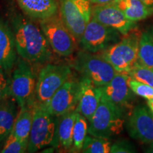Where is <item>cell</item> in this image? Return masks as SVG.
Wrapping results in <instances>:
<instances>
[{
	"mask_svg": "<svg viewBox=\"0 0 153 153\" xmlns=\"http://www.w3.org/2000/svg\"><path fill=\"white\" fill-rule=\"evenodd\" d=\"M70 67L82 77L87 78L97 87L108 84L118 72L101 54L80 51L72 60Z\"/></svg>",
	"mask_w": 153,
	"mask_h": 153,
	"instance_id": "obj_3",
	"label": "cell"
},
{
	"mask_svg": "<svg viewBox=\"0 0 153 153\" xmlns=\"http://www.w3.org/2000/svg\"><path fill=\"white\" fill-rule=\"evenodd\" d=\"M18 60L12 29L0 17V70L10 72Z\"/></svg>",
	"mask_w": 153,
	"mask_h": 153,
	"instance_id": "obj_15",
	"label": "cell"
},
{
	"mask_svg": "<svg viewBox=\"0 0 153 153\" xmlns=\"http://www.w3.org/2000/svg\"><path fill=\"white\" fill-rule=\"evenodd\" d=\"M80 82L79 102L75 111L87 118L89 123L100 102L101 94L99 87L87 78L82 77Z\"/></svg>",
	"mask_w": 153,
	"mask_h": 153,
	"instance_id": "obj_16",
	"label": "cell"
},
{
	"mask_svg": "<svg viewBox=\"0 0 153 153\" xmlns=\"http://www.w3.org/2000/svg\"><path fill=\"white\" fill-rule=\"evenodd\" d=\"M128 133L133 138L145 144L153 142V114L143 105L135 106L126 123Z\"/></svg>",
	"mask_w": 153,
	"mask_h": 153,
	"instance_id": "obj_12",
	"label": "cell"
},
{
	"mask_svg": "<svg viewBox=\"0 0 153 153\" xmlns=\"http://www.w3.org/2000/svg\"><path fill=\"white\" fill-rule=\"evenodd\" d=\"M114 3L126 18L132 22H139L153 14V9L149 8L140 0H116Z\"/></svg>",
	"mask_w": 153,
	"mask_h": 153,
	"instance_id": "obj_20",
	"label": "cell"
},
{
	"mask_svg": "<svg viewBox=\"0 0 153 153\" xmlns=\"http://www.w3.org/2000/svg\"><path fill=\"white\" fill-rule=\"evenodd\" d=\"M17 54L32 65H45L53 53L46 38L38 26L24 15L16 14L11 20Z\"/></svg>",
	"mask_w": 153,
	"mask_h": 153,
	"instance_id": "obj_1",
	"label": "cell"
},
{
	"mask_svg": "<svg viewBox=\"0 0 153 153\" xmlns=\"http://www.w3.org/2000/svg\"><path fill=\"white\" fill-rule=\"evenodd\" d=\"M92 17L101 24L118 30L125 36L135 30L136 22L128 19L114 3L96 4L92 7Z\"/></svg>",
	"mask_w": 153,
	"mask_h": 153,
	"instance_id": "obj_13",
	"label": "cell"
},
{
	"mask_svg": "<svg viewBox=\"0 0 153 153\" xmlns=\"http://www.w3.org/2000/svg\"><path fill=\"white\" fill-rule=\"evenodd\" d=\"M120 39V33L118 30L101 24L91 17L79 43L84 51L98 53L118 43Z\"/></svg>",
	"mask_w": 153,
	"mask_h": 153,
	"instance_id": "obj_10",
	"label": "cell"
},
{
	"mask_svg": "<svg viewBox=\"0 0 153 153\" xmlns=\"http://www.w3.org/2000/svg\"><path fill=\"white\" fill-rule=\"evenodd\" d=\"M81 82L71 76L43 106L53 116L59 117L76 110L79 102Z\"/></svg>",
	"mask_w": 153,
	"mask_h": 153,
	"instance_id": "obj_11",
	"label": "cell"
},
{
	"mask_svg": "<svg viewBox=\"0 0 153 153\" xmlns=\"http://www.w3.org/2000/svg\"><path fill=\"white\" fill-rule=\"evenodd\" d=\"M77 112L67 113L58 117L55 146L60 145L65 150H71L73 143V129Z\"/></svg>",
	"mask_w": 153,
	"mask_h": 153,
	"instance_id": "obj_18",
	"label": "cell"
},
{
	"mask_svg": "<svg viewBox=\"0 0 153 153\" xmlns=\"http://www.w3.org/2000/svg\"><path fill=\"white\" fill-rule=\"evenodd\" d=\"M88 120L85 117L77 113L73 129V143L71 150L72 152H81L84 142L88 133Z\"/></svg>",
	"mask_w": 153,
	"mask_h": 153,
	"instance_id": "obj_23",
	"label": "cell"
},
{
	"mask_svg": "<svg viewBox=\"0 0 153 153\" xmlns=\"http://www.w3.org/2000/svg\"><path fill=\"white\" fill-rule=\"evenodd\" d=\"M32 64L18 57L10 79L11 96L19 107L32 106L35 102L36 77Z\"/></svg>",
	"mask_w": 153,
	"mask_h": 153,
	"instance_id": "obj_6",
	"label": "cell"
},
{
	"mask_svg": "<svg viewBox=\"0 0 153 153\" xmlns=\"http://www.w3.org/2000/svg\"><path fill=\"white\" fill-rule=\"evenodd\" d=\"M145 152L148 153H153V142L149 143L148 147L145 149Z\"/></svg>",
	"mask_w": 153,
	"mask_h": 153,
	"instance_id": "obj_32",
	"label": "cell"
},
{
	"mask_svg": "<svg viewBox=\"0 0 153 153\" xmlns=\"http://www.w3.org/2000/svg\"><path fill=\"white\" fill-rule=\"evenodd\" d=\"M128 74L132 79L142 82L153 88V68L143 66L137 62Z\"/></svg>",
	"mask_w": 153,
	"mask_h": 153,
	"instance_id": "obj_25",
	"label": "cell"
},
{
	"mask_svg": "<svg viewBox=\"0 0 153 153\" xmlns=\"http://www.w3.org/2000/svg\"><path fill=\"white\" fill-rule=\"evenodd\" d=\"M111 143L108 139L87 135L84 142L82 152L84 153H108Z\"/></svg>",
	"mask_w": 153,
	"mask_h": 153,
	"instance_id": "obj_24",
	"label": "cell"
},
{
	"mask_svg": "<svg viewBox=\"0 0 153 153\" xmlns=\"http://www.w3.org/2000/svg\"><path fill=\"white\" fill-rule=\"evenodd\" d=\"M10 97V79L7 77L6 72L0 70V103Z\"/></svg>",
	"mask_w": 153,
	"mask_h": 153,
	"instance_id": "obj_28",
	"label": "cell"
},
{
	"mask_svg": "<svg viewBox=\"0 0 153 153\" xmlns=\"http://www.w3.org/2000/svg\"><path fill=\"white\" fill-rule=\"evenodd\" d=\"M33 120V106L20 107L12 132L19 140L28 146Z\"/></svg>",
	"mask_w": 153,
	"mask_h": 153,
	"instance_id": "obj_21",
	"label": "cell"
},
{
	"mask_svg": "<svg viewBox=\"0 0 153 153\" xmlns=\"http://www.w3.org/2000/svg\"><path fill=\"white\" fill-rule=\"evenodd\" d=\"M133 30L123 36L118 43L100 53L118 72L128 74L137 62L141 33L138 35Z\"/></svg>",
	"mask_w": 153,
	"mask_h": 153,
	"instance_id": "obj_5",
	"label": "cell"
},
{
	"mask_svg": "<svg viewBox=\"0 0 153 153\" xmlns=\"http://www.w3.org/2000/svg\"><path fill=\"white\" fill-rule=\"evenodd\" d=\"M129 79L128 73L118 72L108 84L98 87L101 97L125 111L130 106L133 93L130 88Z\"/></svg>",
	"mask_w": 153,
	"mask_h": 153,
	"instance_id": "obj_14",
	"label": "cell"
},
{
	"mask_svg": "<svg viewBox=\"0 0 153 153\" xmlns=\"http://www.w3.org/2000/svg\"><path fill=\"white\" fill-rule=\"evenodd\" d=\"M137 62L143 66L153 68V29L141 33Z\"/></svg>",
	"mask_w": 153,
	"mask_h": 153,
	"instance_id": "obj_22",
	"label": "cell"
},
{
	"mask_svg": "<svg viewBox=\"0 0 153 153\" xmlns=\"http://www.w3.org/2000/svg\"><path fill=\"white\" fill-rule=\"evenodd\" d=\"M57 121L58 117L48 111L43 105L34 102L28 152H36L49 145H54Z\"/></svg>",
	"mask_w": 153,
	"mask_h": 153,
	"instance_id": "obj_4",
	"label": "cell"
},
{
	"mask_svg": "<svg viewBox=\"0 0 153 153\" xmlns=\"http://www.w3.org/2000/svg\"><path fill=\"white\" fill-rule=\"evenodd\" d=\"M128 83L130 88L135 94L143 97L148 100L153 98V88L152 87L131 77Z\"/></svg>",
	"mask_w": 153,
	"mask_h": 153,
	"instance_id": "obj_27",
	"label": "cell"
},
{
	"mask_svg": "<svg viewBox=\"0 0 153 153\" xmlns=\"http://www.w3.org/2000/svg\"><path fill=\"white\" fill-rule=\"evenodd\" d=\"M59 11L63 23L79 43L92 17L90 0H61Z\"/></svg>",
	"mask_w": 153,
	"mask_h": 153,
	"instance_id": "obj_9",
	"label": "cell"
},
{
	"mask_svg": "<svg viewBox=\"0 0 153 153\" xmlns=\"http://www.w3.org/2000/svg\"><path fill=\"white\" fill-rule=\"evenodd\" d=\"M148 105H149V106H153V98L150 99V100H148Z\"/></svg>",
	"mask_w": 153,
	"mask_h": 153,
	"instance_id": "obj_33",
	"label": "cell"
},
{
	"mask_svg": "<svg viewBox=\"0 0 153 153\" xmlns=\"http://www.w3.org/2000/svg\"><path fill=\"white\" fill-rule=\"evenodd\" d=\"M124 112L122 108L101 97V101L89 122L88 133L92 136L110 139L123 131Z\"/></svg>",
	"mask_w": 153,
	"mask_h": 153,
	"instance_id": "obj_2",
	"label": "cell"
},
{
	"mask_svg": "<svg viewBox=\"0 0 153 153\" xmlns=\"http://www.w3.org/2000/svg\"><path fill=\"white\" fill-rule=\"evenodd\" d=\"M72 76L71 67L62 64L45 63L38 72L35 91V102L45 105Z\"/></svg>",
	"mask_w": 153,
	"mask_h": 153,
	"instance_id": "obj_8",
	"label": "cell"
},
{
	"mask_svg": "<svg viewBox=\"0 0 153 153\" xmlns=\"http://www.w3.org/2000/svg\"><path fill=\"white\" fill-rule=\"evenodd\" d=\"M140 1H142L145 5H146L149 8L153 9V0H140Z\"/></svg>",
	"mask_w": 153,
	"mask_h": 153,
	"instance_id": "obj_31",
	"label": "cell"
},
{
	"mask_svg": "<svg viewBox=\"0 0 153 153\" xmlns=\"http://www.w3.org/2000/svg\"><path fill=\"white\" fill-rule=\"evenodd\" d=\"M39 25L53 52L62 57L74 54L78 42L63 23L60 14L40 20Z\"/></svg>",
	"mask_w": 153,
	"mask_h": 153,
	"instance_id": "obj_7",
	"label": "cell"
},
{
	"mask_svg": "<svg viewBox=\"0 0 153 153\" xmlns=\"http://www.w3.org/2000/svg\"><path fill=\"white\" fill-rule=\"evenodd\" d=\"M148 106H149V108H150V109L152 111V114H153V106H149L148 105Z\"/></svg>",
	"mask_w": 153,
	"mask_h": 153,
	"instance_id": "obj_34",
	"label": "cell"
},
{
	"mask_svg": "<svg viewBox=\"0 0 153 153\" xmlns=\"http://www.w3.org/2000/svg\"><path fill=\"white\" fill-rule=\"evenodd\" d=\"M26 16L30 19L42 20L58 13L59 6L56 0H16Z\"/></svg>",
	"mask_w": 153,
	"mask_h": 153,
	"instance_id": "obj_17",
	"label": "cell"
},
{
	"mask_svg": "<svg viewBox=\"0 0 153 153\" xmlns=\"http://www.w3.org/2000/svg\"><path fill=\"white\" fill-rule=\"evenodd\" d=\"M135 150L131 143L126 140H120L111 144L110 152L111 153H131Z\"/></svg>",
	"mask_w": 153,
	"mask_h": 153,
	"instance_id": "obj_29",
	"label": "cell"
},
{
	"mask_svg": "<svg viewBox=\"0 0 153 153\" xmlns=\"http://www.w3.org/2000/svg\"><path fill=\"white\" fill-rule=\"evenodd\" d=\"M28 146L22 142L11 132L4 140V144L0 152L1 153H24L27 152Z\"/></svg>",
	"mask_w": 153,
	"mask_h": 153,
	"instance_id": "obj_26",
	"label": "cell"
},
{
	"mask_svg": "<svg viewBox=\"0 0 153 153\" xmlns=\"http://www.w3.org/2000/svg\"><path fill=\"white\" fill-rule=\"evenodd\" d=\"M16 104L12 97L0 103V143L8 137L14 128L18 114Z\"/></svg>",
	"mask_w": 153,
	"mask_h": 153,
	"instance_id": "obj_19",
	"label": "cell"
},
{
	"mask_svg": "<svg viewBox=\"0 0 153 153\" xmlns=\"http://www.w3.org/2000/svg\"><path fill=\"white\" fill-rule=\"evenodd\" d=\"M116 0H90L91 3L95 4H106L114 3Z\"/></svg>",
	"mask_w": 153,
	"mask_h": 153,
	"instance_id": "obj_30",
	"label": "cell"
}]
</instances>
